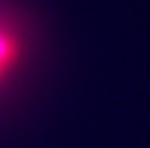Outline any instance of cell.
Returning a JSON list of instances; mask_svg holds the SVG:
<instances>
[{
    "mask_svg": "<svg viewBox=\"0 0 150 148\" xmlns=\"http://www.w3.org/2000/svg\"><path fill=\"white\" fill-rule=\"evenodd\" d=\"M27 53L24 36L13 18L0 14V86L9 82L20 69L22 58Z\"/></svg>",
    "mask_w": 150,
    "mask_h": 148,
    "instance_id": "1",
    "label": "cell"
}]
</instances>
